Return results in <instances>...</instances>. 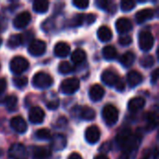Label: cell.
<instances>
[{"instance_id": "obj_22", "label": "cell", "mask_w": 159, "mask_h": 159, "mask_svg": "<svg viewBox=\"0 0 159 159\" xmlns=\"http://www.w3.org/2000/svg\"><path fill=\"white\" fill-rule=\"evenodd\" d=\"M34 159H48L51 156V153L48 149H47L46 147H34L33 151H32Z\"/></svg>"}, {"instance_id": "obj_26", "label": "cell", "mask_w": 159, "mask_h": 159, "mask_svg": "<svg viewBox=\"0 0 159 159\" xmlns=\"http://www.w3.org/2000/svg\"><path fill=\"white\" fill-rule=\"evenodd\" d=\"M96 6L104 10V11H108V12H114L116 11V5L112 2V1H107V0H97L95 2Z\"/></svg>"}, {"instance_id": "obj_30", "label": "cell", "mask_w": 159, "mask_h": 159, "mask_svg": "<svg viewBox=\"0 0 159 159\" xmlns=\"http://www.w3.org/2000/svg\"><path fill=\"white\" fill-rule=\"evenodd\" d=\"M22 44L21 34H12L7 40V46L10 48H16Z\"/></svg>"}, {"instance_id": "obj_43", "label": "cell", "mask_w": 159, "mask_h": 159, "mask_svg": "<svg viewBox=\"0 0 159 159\" xmlns=\"http://www.w3.org/2000/svg\"><path fill=\"white\" fill-rule=\"evenodd\" d=\"M158 80V69H156L153 73H152V76H151V82L153 84H157Z\"/></svg>"}, {"instance_id": "obj_46", "label": "cell", "mask_w": 159, "mask_h": 159, "mask_svg": "<svg viewBox=\"0 0 159 159\" xmlns=\"http://www.w3.org/2000/svg\"><path fill=\"white\" fill-rule=\"evenodd\" d=\"M68 159H83L82 157L79 155V154H76V153H73L69 156Z\"/></svg>"}, {"instance_id": "obj_38", "label": "cell", "mask_w": 159, "mask_h": 159, "mask_svg": "<svg viewBox=\"0 0 159 159\" xmlns=\"http://www.w3.org/2000/svg\"><path fill=\"white\" fill-rule=\"evenodd\" d=\"M147 119H148V124H147L148 129L149 130L154 129L157 125V116L156 114H149Z\"/></svg>"}, {"instance_id": "obj_42", "label": "cell", "mask_w": 159, "mask_h": 159, "mask_svg": "<svg viewBox=\"0 0 159 159\" xmlns=\"http://www.w3.org/2000/svg\"><path fill=\"white\" fill-rule=\"evenodd\" d=\"M96 19H97V17L95 14H87L86 15V23L89 25V24L93 23L96 20Z\"/></svg>"}, {"instance_id": "obj_33", "label": "cell", "mask_w": 159, "mask_h": 159, "mask_svg": "<svg viewBox=\"0 0 159 159\" xmlns=\"http://www.w3.org/2000/svg\"><path fill=\"white\" fill-rule=\"evenodd\" d=\"M28 83V78L24 75H16L13 78V84L16 88H24Z\"/></svg>"}, {"instance_id": "obj_29", "label": "cell", "mask_w": 159, "mask_h": 159, "mask_svg": "<svg viewBox=\"0 0 159 159\" xmlns=\"http://www.w3.org/2000/svg\"><path fill=\"white\" fill-rule=\"evenodd\" d=\"M116 55H117L116 49L113 46H106L102 49V56L107 61L115 60L116 58Z\"/></svg>"}, {"instance_id": "obj_8", "label": "cell", "mask_w": 159, "mask_h": 159, "mask_svg": "<svg viewBox=\"0 0 159 159\" xmlns=\"http://www.w3.org/2000/svg\"><path fill=\"white\" fill-rule=\"evenodd\" d=\"M8 156L11 159H25L26 149L21 143H13L9 147Z\"/></svg>"}, {"instance_id": "obj_28", "label": "cell", "mask_w": 159, "mask_h": 159, "mask_svg": "<svg viewBox=\"0 0 159 159\" xmlns=\"http://www.w3.org/2000/svg\"><path fill=\"white\" fill-rule=\"evenodd\" d=\"M86 58H87V54H86V52H85L83 49H81V48L75 49V50L72 53V55H71L72 61H73L75 63H76V64H79V63L84 62V61H86Z\"/></svg>"}, {"instance_id": "obj_48", "label": "cell", "mask_w": 159, "mask_h": 159, "mask_svg": "<svg viewBox=\"0 0 159 159\" xmlns=\"http://www.w3.org/2000/svg\"><path fill=\"white\" fill-rule=\"evenodd\" d=\"M1 44H2V39L0 38V46H1Z\"/></svg>"}, {"instance_id": "obj_37", "label": "cell", "mask_w": 159, "mask_h": 159, "mask_svg": "<svg viewBox=\"0 0 159 159\" xmlns=\"http://www.w3.org/2000/svg\"><path fill=\"white\" fill-rule=\"evenodd\" d=\"M136 3L132 0H123L120 4L121 6V9L125 12H129L130 10H132L135 7Z\"/></svg>"}, {"instance_id": "obj_3", "label": "cell", "mask_w": 159, "mask_h": 159, "mask_svg": "<svg viewBox=\"0 0 159 159\" xmlns=\"http://www.w3.org/2000/svg\"><path fill=\"white\" fill-rule=\"evenodd\" d=\"M102 118H103L105 124L111 127V126H114L116 124V122L118 120L119 114H118V110L114 105L107 104L102 109Z\"/></svg>"}, {"instance_id": "obj_47", "label": "cell", "mask_w": 159, "mask_h": 159, "mask_svg": "<svg viewBox=\"0 0 159 159\" xmlns=\"http://www.w3.org/2000/svg\"><path fill=\"white\" fill-rule=\"evenodd\" d=\"M94 159H109V158H108V157H106L105 155L102 154V155H99V156L95 157Z\"/></svg>"}, {"instance_id": "obj_9", "label": "cell", "mask_w": 159, "mask_h": 159, "mask_svg": "<svg viewBox=\"0 0 159 159\" xmlns=\"http://www.w3.org/2000/svg\"><path fill=\"white\" fill-rule=\"evenodd\" d=\"M101 138V131L96 126L89 127L85 131V139L89 144H95Z\"/></svg>"}, {"instance_id": "obj_39", "label": "cell", "mask_w": 159, "mask_h": 159, "mask_svg": "<svg viewBox=\"0 0 159 159\" xmlns=\"http://www.w3.org/2000/svg\"><path fill=\"white\" fill-rule=\"evenodd\" d=\"M73 5L80 9H86L89 5V2L87 1V0H74L73 1Z\"/></svg>"}, {"instance_id": "obj_15", "label": "cell", "mask_w": 159, "mask_h": 159, "mask_svg": "<svg viewBox=\"0 0 159 159\" xmlns=\"http://www.w3.org/2000/svg\"><path fill=\"white\" fill-rule=\"evenodd\" d=\"M131 137H132V135H131V130H130L129 129H125L121 130V131L118 133V135H117V137H116V140L117 146H118L119 148L123 149V148L129 143V142L130 141Z\"/></svg>"}, {"instance_id": "obj_11", "label": "cell", "mask_w": 159, "mask_h": 159, "mask_svg": "<svg viewBox=\"0 0 159 159\" xmlns=\"http://www.w3.org/2000/svg\"><path fill=\"white\" fill-rule=\"evenodd\" d=\"M50 139H51L50 146L55 151H61L67 145L66 137L62 134H56L53 137H51Z\"/></svg>"}, {"instance_id": "obj_23", "label": "cell", "mask_w": 159, "mask_h": 159, "mask_svg": "<svg viewBox=\"0 0 159 159\" xmlns=\"http://www.w3.org/2000/svg\"><path fill=\"white\" fill-rule=\"evenodd\" d=\"M97 35L99 40H101L102 42H108L112 39L113 33L110 30V28H108L107 26H101L98 29Z\"/></svg>"}, {"instance_id": "obj_35", "label": "cell", "mask_w": 159, "mask_h": 159, "mask_svg": "<svg viewBox=\"0 0 159 159\" xmlns=\"http://www.w3.org/2000/svg\"><path fill=\"white\" fill-rule=\"evenodd\" d=\"M138 151V148H128L123 150V154L119 159H135L136 153Z\"/></svg>"}, {"instance_id": "obj_10", "label": "cell", "mask_w": 159, "mask_h": 159, "mask_svg": "<svg viewBox=\"0 0 159 159\" xmlns=\"http://www.w3.org/2000/svg\"><path fill=\"white\" fill-rule=\"evenodd\" d=\"M30 21H31L30 13L27 11H23L15 17V19L13 20V25L17 29H23L29 24Z\"/></svg>"}, {"instance_id": "obj_27", "label": "cell", "mask_w": 159, "mask_h": 159, "mask_svg": "<svg viewBox=\"0 0 159 159\" xmlns=\"http://www.w3.org/2000/svg\"><path fill=\"white\" fill-rule=\"evenodd\" d=\"M2 103L5 104V106L7 107V109L10 112H13L17 109V105H18V99L11 95V96H7L3 101Z\"/></svg>"}, {"instance_id": "obj_32", "label": "cell", "mask_w": 159, "mask_h": 159, "mask_svg": "<svg viewBox=\"0 0 159 159\" xmlns=\"http://www.w3.org/2000/svg\"><path fill=\"white\" fill-rule=\"evenodd\" d=\"M58 70H59V73H61L62 75H67V74H70L74 71V67L68 61H61L59 64Z\"/></svg>"}, {"instance_id": "obj_17", "label": "cell", "mask_w": 159, "mask_h": 159, "mask_svg": "<svg viewBox=\"0 0 159 159\" xmlns=\"http://www.w3.org/2000/svg\"><path fill=\"white\" fill-rule=\"evenodd\" d=\"M104 89L102 86L96 84V85H93L90 89H89V98L91 101L93 102H99L101 101L103 96H104Z\"/></svg>"}, {"instance_id": "obj_19", "label": "cell", "mask_w": 159, "mask_h": 159, "mask_svg": "<svg viewBox=\"0 0 159 159\" xmlns=\"http://www.w3.org/2000/svg\"><path fill=\"white\" fill-rule=\"evenodd\" d=\"M71 48L70 46L65 42H59L55 45L54 48V54L59 58H64L67 57L70 54Z\"/></svg>"}, {"instance_id": "obj_41", "label": "cell", "mask_w": 159, "mask_h": 159, "mask_svg": "<svg viewBox=\"0 0 159 159\" xmlns=\"http://www.w3.org/2000/svg\"><path fill=\"white\" fill-rule=\"evenodd\" d=\"M118 42L121 46H129L132 43V38L129 35H124L119 37Z\"/></svg>"}, {"instance_id": "obj_25", "label": "cell", "mask_w": 159, "mask_h": 159, "mask_svg": "<svg viewBox=\"0 0 159 159\" xmlns=\"http://www.w3.org/2000/svg\"><path fill=\"white\" fill-rule=\"evenodd\" d=\"M49 3L47 0H35L33 3V8L37 13H45L48 11Z\"/></svg>"}, {"instance_id": "obj_45", "label": "cell", "mask_w": 159, "mask_h": 159, "mask_svg": "<svg viewBox=\"0 0 159 159\" xmlns=\"http://www.w3.org/2000/svg\"><path fill=\"white\" fill-rule=\"evenodd\" d=\"M7 88V82L4 78H0V95L6 90Z\"/></svg>"}, {"instance_id": "obj_5", "label": "cell", "mask_w": 159, "mask_h": 159, "mask_svg": "<svg viewBox=\"0 0 159 159\" xmlns=\"http://www.w3.org/2000/svg\"><path fill=\"white\" fill-rule=\"evenodd\" d=\"M79 87H80L79 80L75 77H72V78L65 79L61 82L60 86V90L61 93L65 95H71L75 93L78 90Z\"/></svg>"}, {"instance_id": "obj_4", "label": "cell", "mask_w": 159, "mask_h": 159, "mask_svg": "<svg viewBox=\"0 0 159 159\" xmlns=\"http://www.w3.org/2000/svg\"><path fill=\"white\" fill-rule=\"evenodd\" d=\"M9 67H10V71L17 75H20V74H22L23 72H25L28 67H29V61L21 57V56H18L15 57L11 60L10 63H9Z\"/></svg>"}, {"instance_id": "obj_1", "label": "cell", "mask_w": 159, "mask_h": 159, "mask_svg": "<svg viewBox=\"0 0 159 159\" xmlns=\"http://www.w3.org/2000/svg\"><path fill=\"white\" fill-rule=\"evenodd\" d=\"M102 81L109 86L115 87L118 91H123L125 89V84L120 77L111 70H105L102 75Z\"/></svg>"}, {"instance_id": "obj_18", "label": "cell", "mask_w": 159, "mask_h": 159, "mask_svg": "<svg viewBox=\"0 0 159 159\" xmlns=\"http://www.w3.org/2000/svg\"><path fill=\"white\" fill-rule=\"evenodd\" d=\"M155 15V12L153 9L151 8H144V9H142L140 11H138L135 15V19H136V21L137 23L139 24H142L149 20H151Z\"/></svg>"}, {"instance_id": "obj_24", "label": "cell", "mask_w": 159, "mask_h": 159, "mask_svg": "<svg viewBox=\"0 0 159 159\" xmlns=\"http://www.w3.org/2000/svg\"><path fill=\"white\" fill-rule=\"evenodd\" d=\"M135 60H136L135 54L131 51H127L120 57L119 61L124 67H129L134 63Z\"/></svg>"}, {"instance_id": "obj_31", "label": "cell", "mask_w": 159, "mask_h": 159, "mask_svg": "<svg viewBox=\"0 0 159 159\" xmlns=\"http://www.w3.org/2000/svg\"><path fill=\"white\" fill-rule=\"evenodd\" d=\"M86 23V14H77L72 20H70L69 24L72 27H78Z\"/></svg>"}, {"instance_id": "obj_36", "label": "cell", "mask_w": 159, "mask_h": 159, "mask_svg": "<svg viewBox=\"0 0 159 159\" xmlns=\"http://www.w3.org/2000/svg\"><path fill=\"white\" fill-rule=\"evenodd\" d=\"M140 63L144 68H150L155 64V59L151 55H146V56H144V57H143L141 59Z\"/></svg>"}, {"instance_id": "obj_20", "label": "cell", "mask_w": 159, "mask_h": 159, "mask_svg": "<svg viewBox=\"0 0 159 159\" xmlns=\"http://www.w3.org/2000/svg\"><path fill=\"white\" fill-rule=\"evenodd\" d=\"M127 80H128V84H129V86L130 88H135V87L139 86L143 82V75L139 72H137V71H130L128 74Z\"/></svg>"}, {"instance_id": "obj_6", "label": "cell", "mask_w": 159, "mask_h": 159, "mask_svg": "<svg viewBox=\"0 0 159 159\" xmlns=\"http://www.w3.org/2000/svg\"><path fill=\"white\" fill-rule=\"evenodd\" d=\"M155 43V38L149 31H142L139 34V46L143 51L152 49Z\"/></svg>"}, {"instance_id": "obj_34", "label": "cell", "mask_w": 159, "mask_h": 159, "mask_svg": "<svg viewBox=\"0 0 159 159\" xmlns=\"http://www.w3.org/2000/svg\"><path fill=\"white\" fill-rule=\"evenodd\" d=\"M35 138L38 140H43V141L49 140L51 138V133L47 129H41L35 132Z\"/></svg>"}, {"instance_id": "obj_44", "label": "cell", "mask_w": 159, "mask_h": 159, "mask_svg": "<svg viewBox=\"0 0 159 159\" xmlns=\"http://www.w3.org/2000/svg\"><path fill=\"white\" fill-rule=\"evenodd\" d=\"M111 149V143H103L102 146H101V148H100V151L101 152H102V153H106V152H108L109 150Z\"/></svg>"}, {"instance_id": "obj_40", "label": "cell", "mask_w": 159, "mask_h": 159, "mask_svg": "<svg viewBox=\"0 0 159 159\" xmlns=\"http://www.w3.org/2000/svg\"><path fill=\"white\" fill-rule=\"evenodd\" d=\"M46 105H47V107H48V109H50V110H55V109H57V108L59 107V105H60V101H59L58 98H54V99H52V100L47 102V104H46Z\"/></svg>"}, {"instance_id": "obj_2", "label": "cell", "mask_w": 159, "mask_h": 159, "mask_svg": "<svg viewBox=\"0 0 159 159\" xmlns=\"http://www.w3.org/2000/svg\"><path fill=\"white\" fill-rule=\"evenodd\" d=\"M52 85L53 78L44 72H39L35 74L33 78V86L38 89H46L50 88Z\"/></svg>"}, {"instance_id": "obj_14", "label": "cell", "mask_w": 159, "mask_h": 159, "mask_svg": "<svg viewBox=\"0 0 159 159\" xmlns=\"http://www.w3.org/2000/svg\"><path fill=\"white\" fill-rule=\"evenodd\" d=\"M10 127L20 134H22L27 130V124L21 116H14L10 120Z\"/></svg>"}, {"instance_id": "obj_7", "label": "cell", "mask_w": 159, "mask_h": 159, "mask_svg": "<svg viewBox=\"0 0 159 159\" xmlns=\"http://www.w3.org/2000/svg\"><path fill=\"white\" fill-rule=\"evenodd\" d=\"M47 48L46 43L42 40H33L28 47V52L34 57L41 56L45 53Z\"/></svg>"}, {"instance_id": "obj_16", "label": "cell", "mask_w": 159, "mask_h": 159, "mask_svg": "<svg viewBox=\"0 0 159 159\" xmlns=\"http://www.w3.org/2000/svg\"><path fill=\"white\" fill-rule=\"evenodd\" d=\"M132 22L127 18H120L116 22V28L119 34H127L132 29Z\"/></svg>"}, {"instance_id": "obj_12", "label": "cell", "mask_w": 159, "mask_h": 159, "mask_svg": "<svg viewBox=\"0 0 159 159\" xmlns=\"http://www.w3.org/2000/svg\"><path fill=\"white\" fill-rule=\"evenodd\" d=\"M75 110H76V116H78L81 119L91 121L95 118L96 114L95 111L89 107V106H83V107H75Z\"/></svg>"}, {"instance_id": "obj_13", "label": "cell", "mask_w": 159, "mask_h": 159, "mask_svg": "<svg viewBox=\"0 0 159 159\" xmlns=\"http://www.w3.org/2000/svg\"><path fill=\"white\" fill-rule=\"evenodd\" d=\"M45 113L40 107H33L29 112V120L33 124H41L44 121Z\"/></svg>"}, {"instance_id": "obj_21", "label": "cell", "mask_w": 159, "mask_h": 159, "mask_svg": "<svg viewBox=\"0 0 159 159\" xmlns=\"http://www.w3.org/2000/svg\"><path fill=\"white\" fill-rule=\"evenodd\" d=\"M144 106H145V100L143 97L132 98L129 102V105H128L129 109L131 112H138V111L142 110Z\"/></svg>"}]
</instances>
